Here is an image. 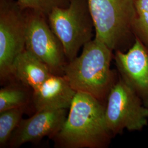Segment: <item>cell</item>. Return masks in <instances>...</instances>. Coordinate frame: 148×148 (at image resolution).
<instances>
[{"label":"cell","instance_id":"1","mask_svg":"<svg viewBox=\"0 0 148 148\" xmlns=\"http://www.w3.org/2000/svg\"><path fill=\"white\" fill-rule=\"evenodd\" d=\"M106 106L89 94L77 92L66 119L54 137L62 148H103L112 135L106 125Z\"/></svg>","mask_w":148,"mask_h":148},{"label":"cell","instance_id":"2","mask_svg":"<svg viewBox=\"0 0 148 148\" xmlns=\"http://www.w3.org/2000/svg\"><path fill=\"white\" fill-rule=\"evenodd\" d=\"M112 51L95 37L84 46L79 56L66 64L64 76L76 92L89 94L102 103L116 82L110 69Z\"/></svg>","mask_w":148,"mask_h":148},{"label":"cell","instance_id":"3","mask_svg":"<svg viewBox=\"0 0 148 148\" xmlns=\"http://www.w3.org/2000/svg\"><path fill=\"white\" fill-rule=\"evenodd\" d=\"M95 38L112 51H121L134 36L136 0H88Z\"/></svg>","mask_w":148,"mask_h":148},{"label":"cell","instance_id":"4","mask_svg":"<svg viewBox=\"0 0 148 148\" xmlns=\"http://www.w3.org/2000/svg\"><path fill=\"white\" fill-rule=\"evenodd\" d=\"M47 19L51 29L63 45L68 62L77 57L81 48L92 40L95 26L88 0H70L67 8H55Z\"/></svg>","mask_w":148,"mask_h":148},{"label":"cell","instance_id":"5","mask_svg":"<svg viewBox=\"0 0 148 148\" xmlns=\"http://www.w3.org/2000/svg\"><path fill=\"white\" fill-rule=\"evenodd\" d=\"M105 120L108 130L114 136L124 130L140 131L148 125V107L121 77L108 95Z\"/></svg>","mask_w":148,"mask_h":148},{"label":"cell","instance_id":"6","mask_svg":"<svg viewBox=\"0 0 148 148\" xmlns=\"http://www.w3.org/2000/svg\"><path fill=\"white\" fill-rule=\"evenodd\" d=\"M27 11L14 0H0V79H11L16 57L25 49Z\"/></svg>","mask_w":148,"mask_h":148},{"label":"cell","instance_id":"7","mask_svg":"<svg viewBox=\"0 0 148 148\" xmlns=\"http://www.w3.org/2000/svg\"><path fill=\"white\" fill-rule=\"evenodd\" d=\"M25 48L46 64L54 75L62 74L67 63L63 47L51 29L47 17L27 10Z\"/></svg>","mask_w":148,"mask_h":148},{"label":"cell","instance_id":"8","mask_svg":"<svg viewBox=\"0 0 148 148\" xmlns=\"http://www.w3.org/2000/svg\"><path fill=\"white\" fill-rule=\"evenodd\" d=\"M114 58L120 77L148 108V48L135 37L127 52L116 51Z\"/></svg>","mask_w":148,"mask_h":148},{"label":"cell","instance_id":"9","mask_svg":"<svg viewBox=\"0 0 148 148\" xmlns=\"http://www.w3.org/2000/svg\"><path fill=\"white\" fill-rule=\"evenodd\" d=\"M66 109L36 111L32 116L21 120L11 136V148L30 142H36L45 137H54L60 131L67 117Z\"/></svg>","mask_w":148,"mask_h":148},{"label":"cell","instance_id":"10","mask_svg":"<svg viewBox=\"0 0 148 148\" xmlns=\"http://www.w3.org/2000/svg\"><path fill=\"white\" fill-rule=\"evenodd\" d=\"M63 75H51L32 90V99L36 111L68 109L76 94Z\"/></svg>","mask_w":148,"mask_h":148},{"label":"cell","instance_id":"11","mask_svg":"<svg viewBox=\"0 0 148 148\" xmlns=\"http://www.w3.org/2000/svg\"><path fill=\"white\" fill-rule=\"evenodd\" d=\"M52 75L47 65L26 48L15 59L11 70L12 78L32 90Z\"/></svg>","mask_w":148,"mask_h":148},{"label":"cell","instance_id":"12","mask_svg":"<svg viewBox=\"0 0 148 148\" xmlns=\"http://www.w3.org/2000/svg\"><path fill=\"white\" fill-rule=\"evenodd\" d=\"M30 89L20 82L18 85L13 84L2 88L0 90V112L25 107L32 98Z\"/></svg>","mask_w":148,"mask_h":148},{"label":"cell","instance_id":"13","mask_svg":"<svg viewBox=\"0 0 148 148\" xmlns=\"http://www.w3.org/2000/svg\"><path fill=\"white\" fill-rule=\"evenodd\" d=\"M25 107L13 108L0 112V147L9 142L12 133L22 120Z\"/></svg>","mask_w":148,"mask_h":148},{"label":"cell","instance_id":"14","mask_svg":"<svg viewBox=\"0 0 148 148\" xmlns=\"http://www.w3.org/2000/svg\"><path fill=\"white\" fill-rule=\"evenodd\" d=\"M16 1L22 10L37 11L47 17L55 8H67L70 5V0H17Z\"/></svg>","mask_w":148,"mask_h":148},{"label":"cell","instance_id":"15","mask_svg":"<svg viewBox=\"0 0 148 148\" xmlns=\"http://www.w3.org/2000/svg\"><path fill=\"white\" fill-rule=\"evenodd\" d=\"M133 34L148 48V12L137 9L132 25Z\"/></svg>","mask_w":148,"mask_h":148},{"label":"cell","instance_id":"16","mask_svg":"<svg viewBox=\"0 0 148 148\" xmlns=\"http://www.w3.org/2000/svg\"><path fill=\"white\" fill-rule=\"evenodd\" d=\"M137 9L148 12V0H136Z\"/></svg>","mask_w":148,"mask_h":148}]
</instances>
